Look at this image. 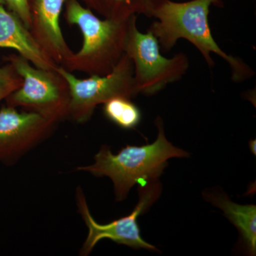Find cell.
<instances>
[{
  "instance_id": "e0dca14e",
  "label": "cell",
  "mask_w": 256,
  "mask_h": 256,
  "mask_svg": "<svg viewBox=\"0 0 256 256\" xmlns=\"http://www.w3.org/2000/svg\"><path fill=\"white\" fill-rule=\"evenodd\" d=\"M0 4H5L4 0H0Z\"/></svg>"
},
{
  "instance_id": "9a60e30c",
  "label": "cell",
  "mask_w": 256,
  "mask_h": 256,
  "mask_svg": "<svg viewBox=\"0 0 256 256\" xmlns=\"http://www.w3.org/2000/svg\"><path fill=\"white\" fill-rule=\"evenodd\" d=\"M5 4L9 6L10 10L18 15L24 26L30 30L31 26V14H30V0H4Z\"/></svg>"
},
{
  "instance_id": "5b68a950",
  "label": "cell",
  "mask_w": 256,
  "mask_h": 256,
  "mask_svg": "<svg viewBox=\"0 0 256 256\" xmlns=\"http://www.w3.org/2000/svg\"><path fill=\"white\" fill-rule=\"evenodd\" d=\"M8 60L23 79L22 86L6 98L8 106L38 112L54 122L68 117L70 92L60 74L34 68L21 55H11Z\"/></svg>"
},
{
  "instance_id": "5bb4252c",
  "label": "cell",
  "mask_w": 256,
  "mask_h": 256,
  "mask_svg": "<svg viewBox=\"0 0 256 256\" xmlns=\"http://www.w3.org/2000/svg\"><path fill=\"white\" fill-rule=\"evenodd\" d=\"M23 79L11 64L0 67V101L22 86Z\"/></svg>"
},
{
  "instance_id": "2e32d148",
  "label": "cell",
  "mask_w": 256,
  "mask_h": 256,
  "mask_svg": "<svg viewBox=\"0 0 256 256\" xmlns=\"http://www.w3.org/2000/svg\"><path fill=\"white\" fill-rule=\"evenodd\" d=\"M250 150H252V153H254V154H256V140H252L250 142Z\"/></svg>"
},
{
  "instance_id": "277c9868",
  "label": "cell",
  "mask_w": 256,
  "mask_h": 256,
  "mask_svg": "<svg viewBox=\"0 0 256 256\" xmlns=\"http://www.w3.org/2000/svg\"><path fill=\"white\" fill-rule=\"evenodd\" d=\"M138 15L130 20L124 54L132 60L137 94L152 96L180 80L188 72L190 60L184 53L172 58L162 55L158 38L150 30L142 33L137 26Z\"/></svg>"
},
{
  "instance_id": "7a4b0ae2",
  "label": "cell",
  "mask_w": 256,
  "mask_h": 256,
  "mask_svg": "<svg viewBox=\"0 0 256 256\" xmlns=\"http://www.w3.org/2000/svg\"><path fill=\"white\" fill-rule=\"evenodd\" d=\"M158 129L156 140L142 146H126L118 154L111 152L110 146H104L96 154L95 163L78 170L86 171L97 176H108L114 184L118 202L128 196L136 184H144L158 181L171 158H188L190 153L173 146L166 140L164 124L158 117Z\"/></svg>"
},
{
  "instance_id": "ba28073f",
  "label": "cell",
  "mask_w": 256,
  "mask_h": 256,
  "mask_svg": "<svg viewBox=\"0 0 256 256\" xmlns=\"http://www.w3.org/2000/svg\"><path fill=\"white\" fill-rule=\"evenodd\" d=\"M55 122L38 112H18L8 106L0 110V162H8L36 144Z\"/></svg>"
},
{
  "instance_id": "8fae6325",
  "label": "cell",
  "mask_w": 256,
  "mask_h": 256,
  "mask_svg": "<svg viewBox=\"0 0 256 256\" xmlns=\"http://www.w3.org/2000/svg\"><path fill=\"white\" fill-rule=\"evenodd\" d=\"M204 197L215 206L223 210L224 214L238 228L248 252L252 256L256 252V206L240 205L230 201L224 192H204Z\"/></svg>"
},
{
  "instance_id": "30bf717a",
  "label": "cell",
  "mask_w": 256,
  "mask_h": 256,
  "mask_svg": "<svg viewBox=\"0 0 256 256\" xmlns=\"http://www.w3.org/2000/svg\"><path fill=\"white\" fill-rule=\"evenodd\" d=\"M0 48L16 50L36 68L56 70L58 65L50 60L18 15L0 4Z\"/></svg>"
},
{
  "instance_id": "7c38bea8",
  "label": "cell",
  "mask_w": 256,
  "mask_h": 256,
  "mask_svg": "<svg viewBox=\"0 0 256 256\" xmlns=\"http://www.w3.org/2000/svg\"><path fill=\"white\" fill-rule=\"evenodd\" d=\"M161 0H92V6L106 18L128 20L133 15L150 18L151 12Z\"/></svg>"
},
{
  "instance_id": "6da1fadb",
  "label": "cell",
  "mask_w": 256,
  "mask_h": 256,
  "mask_svg": "<svg viewBox=\"0 0 256 256\" xmlns=\"http://www.w3.org/2000/svg\"><path fill=\"white\" fill-rule=\"evenodd\" d=\"M220 2L190 0L176 2L161 0L152 10L150 18L156 20L148 30L158 38L160 50L163 52H169L178 40L183 38L196 47L208 66L215 65L212 56V54H214L228 63L234 82H246L254 76V70L242 58L222 50L210 30L208 22L210 6L220 4Z\"/></svg>"
},
{
  "instance_id": "3957f363",
  "label": "cell",
  "mask_w": 256,
  "mask_h": 256,
  "mask_svg": "<svg viewBox=\"0 0 256 256\" xmlns=\"http://www.w3.org/2000/svg\"><path fill=\"white\" fill-rule=\"evenodd\" d=\"M66 20L77 25L84 36L78 53H74L64 68L89 75L110 73L124 54L130 20H102L76 0H68ZM134 16V15H133Z\"/></svg>"
},
{
  "instance_id": "52a82bcc",
  "label": "cell",
  "mask_w": 256,
  "mask_h": 256,
  "mask_svg": "<svg viewBox=\"0 0 256 256\" xmlns=\"http://www.w3.org/2000/svg\"><path fill=\"white\" fill-rule=\"evenodd\" d=\"M161 192L162 186L159 180L140 185L139 202L130 214L110 224H100L92 218L84 193L78 188L76 192L77 204L80 215L88 228V234L80 254L88 255L96 244L104 238L110 239L117 244H124L132 248H144L158 252L156 246L148 244L141 236L137 218L156 202Z\"/></svg>"
},
{
  "instance_id": "8992f818",
  "label": "cell",
  "mask_w": 256,
  "mask_h": 256,
  "mask_svg": "<svg viewBox=\"0 0 256 256\" xmlns=\"http://www.w3.org/2000/svg\"><path fill=\"white\" fill-rule=\"evenodd\" d=\"M56 72L60 74L69 88L70 104L68 117L78 122H85L92 118L96 106L116 97L131 99L137 96L134 84L132 60L124 54L110 73L90 75L78 79L62 66Z\"/></svg>"
},
{
  "instance_id": "9c48e42d",
  "label": "cell",
  "mask_w": 256,
  "mask_h": 256,
  "mask_svg": "<svg viewBox=\"0 0 256 256\" xmlns=\"http://www.w3.org/2000/svg\"><path fill=\"white\" fill-rule=\"evenodd\" d=\"M66 1L33 0L30 6L32 22L28 30L44 53L63 67L74 54L60 28V14Z\"/></svg>"
},
{
  "instance_id": "4fadbf2b",
  "label": "cell",
  "mask_w": 256,
  "mask_h": 256,
  "mask_svg": "<svg viewBox=\"0 0 256 256\" xmlns=\"http://www.w3.org/2000/svg\"><path fill=\"white\" fill-rule=\"evenodd\" d=\"M104 114L114 124L124 129H133L141 120V112L130 99L116 97L104 104Z\"/></svg>"
}]
</instances>
